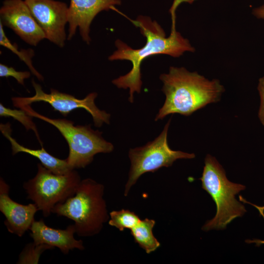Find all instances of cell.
Listing matches in <instances>:
<instances>
[{
  "instance_id": "6da1fadb",
  "label": "cell",
  "mask_w": 264,
  "mask_h": 264,
  "mask_svg": "<svg viewBox=\"0 0 264 264\" xmlns=\"http://www.w3.org/2000/svg\"><path fill=\"white\" fill-rule=\"evenodd\" d=\"M179 2V0H175L171 8V32L168 37L156 21H152L149 17L140 16L135 20H130L140 28L141 33L146 37V44L140 48L133 49L119 40L115 41L117 50L109 57V60L129 61L132 64V68L128 73L113 80L112 83L118 88L130 89L129 101L131 103L133 101L134 92L139 93L141 91V65L144 59L156 54L178 57L186 51H195L189 41L176 29L175 10Z\"/></svg>"
},
{
  "instance_id": "7a4b0ae2",
  "label": "cell",
  "mask_w": 264,
  "mask_h": 264,
  "mask_svg": "<svg viewBox=\"0 0 264 264\" xmlns=\"http://www.w3.org/2000/svg\"><path fill=\"white\" fill-rule=\"evenodd\" d=\"M166 99L155 118L162 119L170 114L189 116L206 105L220 101L224 88L218 79L209 80L184 67L171 66L160 76Z\"/></svg>"
},
{
  "instance_id": "3957f363",
  "label": "cell",
  "mask_w": 264,
  "mask_h": 264,
  "mask_svg": "<svg viewBox=\"0 0 264 264\" xmlns=\"http://www.w3.org/2000/svg\"><path fill=\"white\" fill-rule=\"evenodd\" d=\"M104 189L103 184L93 179L81 180L75 194L55 205L52 213L72 220L78 236L97 235L110 219L103 198Z\"/></svg>"
},
{
  "instance_id": "277c9868",
  "label": "cell",
  "mask_w": 264,
  "mask_h": 264,
  "mask_svg": "<svg viewBox=\"0 0 264 264\" xmlns=\"http://www.w3.org/2000/svg\"><path fill=\"white\" fill-rule=\"evenodd\" d=\"M202 176V187L211 196L217 206V212L212 220L202 227L204 231L222 229L234 219L242 216L246 212L244 206L235 196L245 186L229 181L225 172L214 156L207 154L205 158Z\"/></svg>"
},
{
  "instance_id": "5b68a950",
  "label": "cell",
  "mask_w": 264,
  "mask_h": 264,
  "mask_svg": "<svg viewBox=\"0 0 264 264\" xmlns=\"http://www.w3.org/2000/svg\"><path fill=\"white\" fill-rule=\"evenodd\" d=\"M27 114L46 122L55 127L66 141L69 154L66 158L71 169L84 168L93 160L98 153H109L114 149L113 145L105 140L102 132L94 131L90 125L75 126L66 119H51L40 114L27 105L19 108Z\"/></svg>"
},
{
  "instance_id": "8992f818",
  "label": "cell",
  "mask_w": 264,
  "mask_h": 264,
  "mask_svg": "<svg viewBox=\"0 0 264 264\" xmlns=\"http://www.w3.org/2000/svg\"><path fill=\"white\" fill-rule=\"evenodd\" d=\"M36 176L24 183L23 187L44 217L52 213L55 205L73 196L81 181L78 173L73 170L64 175L55 174L42 164H37Z\"/></svg>"
},
{
  "instance_id": "52a82bcc",
  "label": "cell",
  "mask_w": 264,
  "mask_h": 264,
  "mask_svg": "<svg viewBox=\"0 0 264 264\" xmlns=\"http://www.w3.org/2000/svg\"><path fill=\"white\" fill-rule=\"evenodd\" d=\"M171 120H168L161 133L153 141L142 147L130 150L131 167L125 187V196L128 195L131 188L143 174L154 172L163 167H170L178 159H192L195 157L193 153L174 151L169 146L167 135Z\"/></svg>"
},
{
  "instance_id": "ba28073f",
  "label": "cell",
  "mask_w": 264,
  "mask_h": 264,
  "mask_svg": "<svg viewBox=\"0 0 264 264\" xmlns=\"http://www.w3.org/2000/svg\"><path fill=\"white\" fill-rule=\"evenodd\" d=\"M32 83L35 94L30 97L12 98L14 107L19 108L22 106L31 105L34 102L43 101L48 103L55 110L59 111L64 116H66L75 109L82 108L91 115L95 126L99 127L104 123H110V114L99 110L95 104L97 93H90L85 98L79 99L73 95L60 92L53 88L50 89V93H45L39 84L34 80H32Z\"/></svg>"
},
{
  "instance_id": "9c48e42d",
  "label": "cell",
  "mask_w": 264,
  "mask_h": 264,
  "mask_svg": "<svg viewBox=\"0 0 264 264\" xmlns=\"http://www.w3.org/2000/svg\"><path fill=\"white\" fill-rule=\"evenodd\" d=\"M45 39L60 47L65 44V27L68 23V6L55 0H24Z\"/></svg>"
},
{
  "instance_id": "30bf717a",
  "label": "cell",
  "mask_w": 264,
  "mask_h": 264,
  "mask_svg": "<svg viewBox=\"0 0 264 264\" xmlns=\"http://www.w3.org/2000/svg\"><path fill=\"white\" fill-rule=\"evenodd\" d=\"M0 22L27 44L36 46L45 35L24 0H4L0 8Z\"/></svg>"
},
{
  "instance_id": "8fae6325",
  "label": "cell",
  "mask_w": 264,
  "mask_h": 264,
  "mask_svg": "<svg viewBox=\"0 0 264 264\" xmlns=\"http://www.w3.org/2000/svg\"><path fill=\"white\" fill-rule=\"evenodd\" d=\"M120 4V0H70L67 39H72L78 28L82 39L88 44L90 26L95 16L102 11L115 9V5Z\"/></svg>"
},
{
  "instance_id": "7c38bea8",
  "label": "cell",
  "mask_w": 264,
  "mask_h": 264,
  "mask_svg": "<svg viewBox=\"0 0 264 264\" xmlns=\"http://www.w3.org/2000/svg\"><path fill=\"white\" fill-rule=\"evenodd\" d=\"M10 187L3 179H0V211L4 215V222L8 231L21 237L35 220L38 208L35 203L23 205L18 203L9 196Z\"/></svg>"
},
{
  "instance_id": "4fadbf2b",
  "label": "cell",
  "mask_w": 264,
  "mask_h": 264,
  "mask_svg": "<svg viewBox=\"0 0 264 264\" xmlns=\"http://www.w3.org/2000/svg\"><path fill=\"white\" fill-rule=\"evenodd\" d=\"M30 236L36 244H45L57 247L65 255L70 250L78 249L83 250V242L75 239L76 233L74 224H71L65 229H55L47 226L43 220H34L30 229Z\"/></svg>"
},
{
  "instance_id": "5bb4252c",
  "label": "cell",
  "mask_w": 264,
  "mask_h": 264,
  "mask_svg": "<svg viewBox=\"0 0 264 264\" xmlns=\"http://www.w3.org/2000/svg\"><path fill=\"white\" fill-rule=\"evenodd\" d=\"M0 130L11 144L13 155L20 152L28 154L36 157L44 167L55 174L64 175L73 170L68 165L66 159H61L53 156L43 147L41 149L34 150L20 145L12 137L11 125L9 123L0 124Z\"/></svg>"
},
{
  "instance_id": "9a60e30c",
  "label": "cell",
  "mask_w": 264,
  "mask_h": 264,
  "mask_svg": "<svg viewBox=\"0 0 264 264\" xmlns=\"http://www.w3.org/2000/svg\"><path fill=\"white\" fill-rule=\"evenodd\" d=\"M155 224L154 220L146 218L141 220L131 229V234L135 242L147 254L155 251L160 245L153 232Z\"/></svg>"
},
{
  "instance_id": "2e32d148",
  "label": "cell",
  "mask_w": 264,
  "mask_h": 264,
  "mask_svg": "<svg viewBox=\"0 0 264 264\" xmlns=\"http://www.w3.org/2000/svg\"><path fill=\"white\" fill-rule=\"evenodd\" d=\"M3 25L0 22V44L16 54L23 61L30 69L31 72L40 81H43V76L38 72L32 65L31 58L34 56L32 49H21L19 50L17 45L13 44L6 37L3 30Z\"/></svg>"
},
{
  "instance_id": "e0dca14e",
  "label": "cell",
  "mask_w": 264,
  "mask_h": 264,
  "mask_svg": "<svg viewBox=\"0 0 264 264\" xmlns=\"http://www.w3.org/2000/svg\"><path fill=\"white\" fill-rule=\"evenodd\" d=\"M141 220L134 212L129 210L122 209L110 213L109 224L123 231L125 229H131Z\"/></svg>"
},
{
  "instance_id": "ac0fdd59",
  "label": "cell",
  "mask_w": 264,
  "mask_h": 264,
  "mask_svg": "<svg viewBox=\"0 0 264 264\" xmlns=\"http://www.w3.org/2000/svg\"><path fill=\"white\" fill-rule=\"evenodd\" d=\"M0 116L1 117H12L18 121L27 130H31L34 131L39 142L42 146L43 144L39 137L37 129L35 123L32 120V116H30L22 109L16 110L11 109L5 107L1 103L0 104Z\"/></svg>"
},
{
  "instance_id": "d6986e66",
  "label": "cell",
  "mask_w": 264,
  "mask_h": 264,
  "mask_svg": "<svg viewBox=\"0 0 264 264\" xmlns=\"http://www.w3.org/2000/svg\"><path fill=\"white\" fill-rule=\"evenodd\" d=\"M54 247L45 244H36L33 242L26 244L20 253L17 262L18 264H38L42 253Z\"/></svg>"
},
{
  "instance_id": "ffe728a7",
  "label": "cell",
  "mask_w": 264,
  "mask_h": 264,
  "mask_svg": "<svg viewBox=\"0 0 264 264\" xmlns=\"http://www.w3.org/2000/svg\"><path fill=\"white\" fill-rule=\"evenodd\" d=\"M30 75L29 71H18L13 67L8 66L2 64H0V77L6 78L12 77L22 85H24V79L29 78Z\"/></svg>"
},
{
  "instance_id": "44dd1931",
  "label": "cell",
  "mask_w": 264,
  "mask_h": 264,
  "mask_svg": "<svg viewBox=\"0 0 264 264\" xmlns=\"http://www.w3.org/2000/svg\"><path fill=\"white\" fill-rule=\"evenodd\" d=\"M257 89L260 98L258 116L261 124L264 126V76L259 79Z\"/></svg>"
},
{
  "instance_id": "7402d4cb",
  "label": "cell",
  "mask_w": 264,
  "mask_h": 264,
  "mask_svg": "<svg viewBox=\"0 0 264 264\" xmlns=\"http://www.w3.org/2000/svg\"><path fill=\"white\" fill-rule=\"evenodd\" d=\"M252 205L255 206L259 211L260 214L264 219V209H263L262 207L258 206L255 204ZM247 243H254L256 244V246H259L262 244H264V240H261L259 239H254L252 240H247L245 241Z\"/></svg>"
},
{
  "instance_id": "603a6c76",
  "label": "cell",
  "mask_w": 264,
  "mask_h": 264,
  "mask_svg": "<svg viewBox=\"0 0 264 264\" xmlns=\"http://www.w3.org/2000/svg\"><path fill=\"white\" fill-rule=\"evenodd\" d=\"M252 14L257 18L264 20V4L254 8Z\"/></svg>"
},
{
  "instance_id": "cb8c5ba5",
  "label": "cell",
  "mask_w": 264,
  "mask_h": 264,
  "mask_svg": "<svg viewBox=\"0 0 264 264\" xmlns=\"http://www.w3.org/2000/svg\"><path fill=\"white\" fill-rule=\"evenodd\" d=\"M262 208L264 209V206H262Z\"/></svg>"
}]
</instances>
